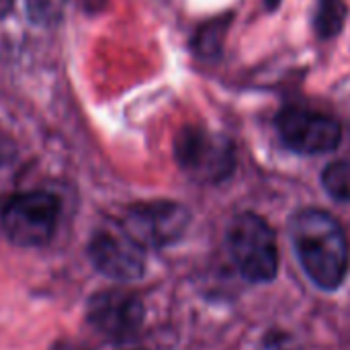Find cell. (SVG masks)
Segmentation results:
<instances>
[{
    "instance_id": "1",
    "label": "cell",
    "mask_w": 350,
    "mask_h": 350,
    "mask_svg": "<svg viewBox=\"0 0 350 350\" xmlns=\"http://www.w3.org/2000/svg\"><path fill=\"white\" fill-rule=\"evenodd\" d=\"M289 236L314 285L338 289L349 271V240L338 219L322 209H301L289 221Z\"/></svg>"
},
{
    "instance_id": "2",
    "label": "cell",
    "mask_w": 350,
    "mask_h": 350,
    "mask_svg": "<svg viewBox=\"0 0 350 350\" xmlns=\"http://www.w3.org/2000/svg\"><path fill=\"white\" fill-rule=\"evenodd\" d=\"M174 158L185 174L205 185L224 183L236 170V150L232 142L199 125H187L176 133Z\"/></svg>"
},
{
    "instance_id": "3",
    "label": "cell",
    "mask_w": 350,
    "mask_h": 350,
    "mask_svg": "<svg viewBox=\"0 0 350 350\" xmlns=\"http://www.w3.org/2000/svg\"><path fill=\"white\" fill-rule=\"evenodd\" d=\"M230 254L250 283H269L279 271V248L273 228L256 213H240L228 230Z\"/></svg>"
},
{
    "instance_id": "4",
    "label": "cell",
    "mask_w": 350,
    "mask_h": 350,
    "mask_svg": "<svg viewBox=\"0 0 350 350\" xmlns=\"http://www.w3.org/2000/svg\"><path fill=\"white\" fill-rule=\"evenodd\" d=\"M62 203L47 191L18 193L6 201L0 213L4 236L21 248H37L47 244L59 221Z\"/></svg>"
},
{
    "instance_id": "5",
    "label": "cell",
    "mask_w": 350,
    "mask_h": 350,
    "mask_svg": "<svg viewBox=\"0 0 350 350\" xmlns=\"http://www.w3.org/2000/svg\"><path fill=\"white\" fill-rule=\"evenodd\" d=\"M191 221L185 205L174 201H146L131 205L123 217L121 230L144 250L166 248L183 238Z\"/></svg>"
},
{
    "instance_id": "6",
    "label": "cell",
    "mask_w": 350,
    "mask_h": 350,
    "mask_svg": "<svg viewBox=\"0 0 350 350\" xmlns=\"http://www.w3.org/2000/svg\"><path fill=\"white\" fill-rule=\"evenodd\" d=\"M275 123L285 146L304 156L328 154L342 139V127L336 119L304 107H285Z\"/></svg>"
},
{
    "instance_id": "7",
    "label": "cell",
    "mask_w": 350,
    "mask_h": 350,
    "mask_svg": "<svg viewBox=\"0 0 350 350\" xmlns=\"http://www.w3.org/2000/svg\"><path fill=\"white\" fill-rule=\"evenodd\" d=\"M144 304L127 289H105L86 304L88 324L113 342H125L135 336L144 324Z\"/></svg>"
},
{
    "instance_id": "8",
    "label": "cell",
    "mask_w": 350,
    "mask_h": 350,
    "mask_svg": "<svg viewBox=\"0 0 350 350\" xmlns=\"http://www.w3.org/2000/svg\"><path fill=\"white\" fill-rule=\"evenodd\" d=\"M88 258L103 277L117 283H133L142 279L146 271L144 248L123 230L119 234L96 232L88 244Z\"/></svg>"
},
{
    "instance_id": "9",
    "label": "cell",
    "mask_w": 350,
    "mask_h": 350,
    "mask_svg": "<svg viewBox=\"0 0 350 350\" xmlns=\"http://www.w3.org/2000/svg\"><path fill=\"white\" fill-rule=\"evenodd\" d=\"M230 25H232V16H219V18H213V21L205 23L203 27H199L193 37V51L205 59L217 57L221 53L224 41L228 37Z\"/></svg>"
},
{
    "instance_id": "10",
    "label": "cell",
    "mask_w": 350,
    "mask_h": 350,
    "mask_svg": "<svg viewBox=\"0 0 350 350\" xmlns=\"http://www.w3.org/2000/svg\"><path fill=\"white\" fill-rule=\"evenodd\" d=\"M347 12L349 10L345 0H318L314 16L316 35L324 41L336 37L347 23Z\"/></svg>"
},
{
    "instance_id": "11",
    "label": "cell",
    "mask_w": 350,
    "mask_h": 350,
    "mask_svg": "<svg viewBox=\"0 0 350 350\" xmlns=\"http://www.w3.org/2000/svg\"><path fill=\"white\" fill-rule=\"evenodd\" d=\"M324 191L338 203H350V162L338 160L324 168L322 172Z\"/></svg>"
},
{
    "instance_id": "12",
    "label": "cell",
    "mask_w": 350,
    "mask_h": 350,
    "mask_svg": "<svg viewBox=\"0 0 350 350\" xmlns=\"http://www.w3.org/2000/svg\"><path fill=\"white\" fill-rule=\"evenodd\" d=\"M68 0H25L29 18L39 27H51L62 21Z\"/></svg>"
},
{
    "instance_id": "13",
    "label": "cell",
    "mask_w": 350,
    "mask_h": 350,
    "mask_svg": "<svg viewBox=\"0 0 350 350\" xmlns=\"http://www.w3.org/2000/svg\"><path fill=\"white\" fill-rule=\"evenodd\" d=\"M51 350H88L84 345H80V342H76V340H59V342H55L53 345V349Z\"/></svg>"
},
{
    "instance_id": "14",
    "label": "cell",
    "mask_w": 350,
    "mask_h": 350,
    "mask_svg": "<svg viewBox=\"0 0 350 350\" xmlns=\"http://www.w3.org/2000/svg\"><path fill=\"white\" fill-rule=\"evenodd\" d=\"M12 2L14 0H0V21L10 12V8H12Z\"/></svg>"
},
{
    "instance_id": "15",
    "label": "cell",
    "mask_w": 350,
    "mask_h": 350,
    "mask_svg": "<svg viewBox=\"0 0 350 350\" xmlns=\"http://www.w3.org/2000/svg\"><path fill=\"white\" fill-rule=\"evenodd\" d=\"M265 4H267V8H269V10H277V8H279V4H281V0H265Z\"/></svg>"
}]
</instances>
